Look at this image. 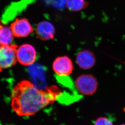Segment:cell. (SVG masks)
<instances>
[{
	"mask_svg": "<svg viewBox=\"0 0 125 125\" xmlns=\"http://www.w3.org/2000/svg\"><path fill=\"white\" fill-rule=\"evenodd\" d=\"M94 125H113L112 122L105 117H99L96 120Z\"/></svg>",
	"mask_w": 125,
	"mask_h": 125,
	"instance_id": "13",
	"label": "cell"
},
{
	"mask_svg": "<svg viewBox=\"0 0 125 125\" xmlns=\"http://www.w3.org/2000/svg\"><path fill=\"white\" fill-rule=\"evenodd\" d=\"M17 60L23 65L29 66L34 63L36 58V52L31 45L25 44L17 49Z\"/></svg>",
	"mask_w": 125,
	"mask_h": 125,
	"instance_id": "5",
	"label": "cell"
},
{
	"mask_svg": "<svg viewBox=\"0 0 125 125\" xmlns=\"http://www.w3.org/2000/svg\"><path fill=\"white\" fill-rule=\"evenodd\" d=\"M89 3L86 0H66V5L70 11L79 12L84 10Z\"/></svg>",
	"mask_w": 125,
	"mask_h": 125,
	"instance_id": "11",
	"label": "cell"
},
{
	"mask_svg": "<svg viewBox=\"0 0 125 125\" xmlns=\"http://www.w3.org/2000/svg\"><path fill=\"white\" fill-rule=\"evenodd\" d=\"M17 49L15 44L0 45V72L15 65Z\"/></svg>",
	"mask_w": 125,
	"mask_h": 125,
	"instance_id": "2",
	"label": "cell"
},
{
	"mask_svg": "<svg viewBox=\"0 0 125 125\" xmlns=\"http://www.w3.org/2000/svg\"><path fill=\"white\" fill-rule=\"evenodd\" d=\"M61 94L60 90L55 86L40 89L31 82L23 80L13 88L11 106L18 115H32L53 103Z\"/></svg>",
	"mask_w": 125,
	"mask_h": 125,
	"instance_id": "1",
	"label": "cell"
},
{
	"mask_svg": "<svg viewBox=\"0 0 125 125\" xmlns=\"http://www.w3.org/2000/svg\"><path fill=\"white\" fill-rule=\"evenodd\" d=\"M36 31L38 38L42 40L52 39L54 36V27L49 22L45 21L39 23Z\"/></svg>",
	"mask_w": 125,
	"mask_h": 125,
	"instance_id": "9",
	"label": "cell"
},
{
	"mask_svg": "<svg viewBox=\"0 0 125 125\" xmlns=\"http://www.w3.org/2000/svg\"><path fill=\"white\" fill-rule=\"evenodd\" d=\"M2 25V23L0 22V26Z\"/></svg>",
	"mask_w": 125,
	"mask_h": 125,
	"instance_id": "14",
	"label": "cell"
},
{
	"mask_svg": "<svg viewBox=\"0 0 125 125\" xmlns=\"http://www.w3.org/2000/svg\"><path fill=\"white\" fill-rule=\"evenodd\" d=\"M13 36L10 27L2 24L0 27V45H10Z\"/></svg>",
	"mask_w": 125,
	"mask_h": 125,
	"instance_id": "10",
	"label": "cell"
},
{
	"mask_svg": "<svg viewBox=\"0 0 125 125\" xmlns=\"http://www.w3.org/2000/svg\"><path fill=\"white\" fill-rule=\"evenodd\" d=\"M47 5H50L56 8H63L66 5V0H42Z\"/></svg>",
	"mask_w": 125,
	"mask_h": 125,
	"instance_id": "12",
	"label": "cell"
},
{
	"mask_svg": "<svg viewBox=\"0 0 125 125\" xmlns=\"http://www.w3.org/2000/svg\"><path fill=\"white\" fill-rule=\"evenodd\" d=\"M76 62L80 68L89 70L94 65L96 59L93 52L88 50H84L79 52L76 57Z\"/></svg>",
	"mask_w": 125,
	"mask_h": 125,
	"instance_id": "8",
	"label": "cell"
},
{
	"mask_svg": "<svg viewBox=\"0 0 125 125\" xmlns=\"http://www.w3.org/2000/svg\"><path fill=\"white\" fill-rule=\"evenodd\" d=\"M125 125V124H122V125Z\"/></svg>",
	"mask_w": 125,
	"mask_h": 125,
	"instance_id": "15",
	"label": "cell"
},
{
	"mask_svg": "<svg viewBox=\"0 0 125 125\" xmlns=\"http://www.w3.org/2000/svg\"><path fill=\"white\" fill-rule=\"evenodd\" d=\"M13 36L18 38H24L29 36L33 31V28L27 19L17 18L10 26Z\"/></svg>",
	"mask_w": 125,
	"mask_h": 125,
	"instance_id": "6",
	"label": "cell"
},
{
	"mask_svg": "<svg viewBox=\"0 0 125 125\" xmlns=\"http://www.w3.org/2000/svg\"><path fill=\"white\" fill-rule=\"evenodd\" d=\"M53 70L59 76H67L72 73L73 69L72 61L67 56L58 57L53 64Z\"/></svg>",
	"mask_w": 125,
	"mask_h": 125,
	"instance_id": "7",
	"label": "cell"
},
{
	"mask_svg": "<svg viewBox=\"0 0 125 125\" xmlns=\"http://www.w3.org/2000/svg\"><path fill=\"white\" fill-rule=\"evenodd\" d=\"M75 85L78 91L82 94L91 95L96 91L98 83L94 75L90 74H84L77 78Z\"/></svg>",
	"mask_w": 125,
	"mask_h": 125,
	"instance_id": "4",
	"label": "cell"
},
{
	"mask_svg": "<svg viewBox=\"0 0 125 125\" xmlns=\"http://www.w3.org/2000/svg\"><path fill=\"white\" fill-rule=\"evenodd\" d=\"M28 72L32 83L40 89H45L47 88L46 80V69L39 63H33L28 67Z\"/></svg>",
	"mask_w": 125,
	"mask_h": 125,
	"instance_id": "3",
	"label": "cell"
}]
</instances>
